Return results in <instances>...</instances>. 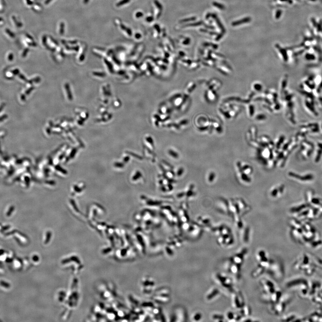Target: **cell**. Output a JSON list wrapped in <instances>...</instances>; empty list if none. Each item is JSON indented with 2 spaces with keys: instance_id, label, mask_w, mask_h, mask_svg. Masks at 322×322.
<instances>
[{
  "instance_id": "cell-10",
  "label": "cell",
  "mask_w": 322,
  "mask_h": 322,
  "mask_svg": "<svg viewBox=\"0 0 322 322\" xmlns=\"http://www.w3.org/2000/svg\"><path fill=\"white\" fill-rule=\"evenodd\" d=\"M265 271V269L264 268L260 266V265H258L257 268H256L253 271L252 273H251V275H252L253 278H257L262 275L264 273Z\"/></svg>"
},
{
  "instance_id": "cell-4",
  "label": "cell",
  "mask_w": 322,
  "mask_h": 322,
  "mask_svg": "<svg viewBox=\"0 0 322 322\" xmlns=\"http://www.w3.org/2000/svg\"><path fill=\"white\" fill-rule=\"evenodd\" d=\"M263 299L264 301L268 302L272 304L275 303L281 299V293L280 291L277 290L269 294H263L262 296Z\"/></svg>"
},
{
  "instance_id": "cell-1",
  "label": "cell",
  "mask_w": 322,
  "mask_h": 322,
  "mask_svg": "<svg viewBox=\"0 0 322 322\" xmlns=\"http://www.w3.org/2000/svg\"><path fill=\"white\" fill-rule=\"evenodd\" d=\"M271 260L270 265L267 269L269 270V274H271L273 278L279 280L283 275V267L280 262Z\"/></svg>"
},
{
  "instance_id": "cell-3",
  "label": "cell",
  "mask_w": 322,
  "mask_h": 322,
  "mask_svg": "<svg viewBox=\"0 0 322 322\" xmlns=\"http://www.w3.org/2000/svg\"><path fill=\"white\" fill-rule=\"evenodd\" d=\"M260 283L263 288V294H271L276 290L274 284L267 279H263Z\"/></svg>"
},
{
  "instance_id": "cell-11",
  "label": "cell",
  "mask_w": 322,
  "mask_h": 322,
  "mask_svg": "<svg viewBox=\"0 0 322 322\" xmlns=\"http://www.w3.org/2000/svg\"><path fill=\"white\" fill-rule=\"evenodd\" d=\"M267 258L268 257L266 256V252L264 251H260L257 253V259L258 261L259 262V263L261 262L268 261V260H269V259H268Z\"/></svg>"
},
{
  "instance_id": "cell-7",
  "label": "cell",
  "mask_w": 322,
  "mask_h": 322,
  "mask_svg": "<svg viewBox=\"0 0 322 322\" xmlns=\"http://www.w3.org/2000/svg\"><path fill=\"white\" fill-rule=\"evenodd\" d=\"M235 295L232 298V304L235 308L241 309L244 306V300L242 298V295L239 293H235Z\"/></svg>"
},
{
  "instance_id": "cell-12",
  "label": "cell",
  "mask_w": 322,
  "mask_h": 322,
  "mask_svg": "<svg viewBox=\"0 0 322 322\" xmlns=\"http://www.w3.org/2000/svg\"><path fill=\"white\" fill-rule=\"evenodd\" d=\"M224 319V317L220 314H215L214 317V320L218 322L223 321Z\"/></svg>"
},
{
  "instance_id": "cell-6",
  "label": "cell",
  "mask_w": 322,
  "mask_h": 322,
  "mask_svg": "<svg viewBox=\"0 0 322 322\" xmlns=\"http://www.w3.org/2000/svg\"><path fill=\"white\" fill-rule=\"evenodd\" d=\"M281 299L278 302L272 305L270 311L273 314L279 315L282 313L285 309L286 303L284 302H281Z\"/></svg>"
},
{
  "instance_id": "cell-13",
  "label": "cell",
  "mask_w": 322,
  "mask_h": 322,
  "mask_svg": "<svg viewBox=\"0 0 322 322\" xmlns=\"http://www.w3.org/2000/svg\"><path fill=\"white\" fill-rule=\"evenodd\" d=\"M312 202L314 203H319V201L318 199H313Z\"/></svg>"
},
{
  "instance_id": "cell-9",
  "label": "cell",
  "mask_w": 322,
  "mask_h": 322,
  "mask_svg": "<svg viewBox=\"0 0 322 322\" xmlns=\"http://www.w3.org/2000/svg\"><path fill=\"white\" fill-rule=\"evenodd\" d=\"M230 262L228 266V271L231 274L237 277H239L241 272V266Z\"/></svg>"
},
{
  "instance_id": "cell-8",
  "label": "cell",
  "mask_w": 322,
  "mask_h": 322,
  "mask_svg": "<svg viewBox=\"0 0 322 322\" xmlns=\"http://www.w3.org/2000/svg\"><path fill=\"white\" fill-rule=\"evenodd\" d=\"M218 244L220 245V246H222V247H229V246H231V245H233L234 243V240L233 239V238L231 237L230 236H223L222 237H220L218 238Z\"/></svg>"
},
{
  "instance_id": "cell-5",
  "label": "cell",
  "mask_w": 322,
  "mask_h": 322,
  "mask_svg": "<svg viewBox=\"0 0 322 322\" xmlns=\"http://www.w3.org/2000/svg\"><path fill=\"white\" fill-rule=\"evenodd\" d=\"M247 251L246 249H243L242 250L241 252L235 254L230 257L229 261L238 266H241L244 261V257L248 251Z\"/></svg>"
},
{
  "instance_id": "cell-2",
  "label": "cell",
  "mask_w": 322,
  "mask_h": 322,
  "mask_svg": "<svg viewBox=\"0 0 322 322\" xmlns=\"http://www.w3.org/2000/svg\"><path fill=\"white\" fill-rule=\"evenodd\" d=\"M216 279L219 285L228 290L233 292V281L229 277L218 273L216 275Z\"/></svg>"
}]
</instances>
